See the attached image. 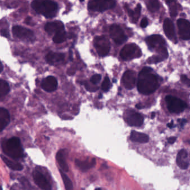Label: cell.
Listing matches in <instances>:
<instances>
[{
    "mask_svg": "<svg viewBox=\"0 0 190 190\" xmlns=\"http://www.w3.org/2000/svg\"><path fill=\"white\" fill-rule=\"evenodd\" d=\"M152 69L145 67L139 73L137 82L139 92L144 95H149L154 93L158 87L157 78L152 73Z\"/></svg>",
    "mask_w": 190,
    "mask_h": 190,
    "instance_id": "1",
    "label": "cell"
},
{
    "mask_svg": "<svg viewBox=\"0 0 190 190\" xmlns=\"http://www.w3.org/2000/svg\"><path fill=\"white\" fill-rule=\"evenodd\" d=\"M2 148L6 155L13 159H19L24 157V150L20 139L10 138L2 142Z\"/></svg>",
    "mask_w": 190,
    "mask_h": 190,
    "instance_id": "2",
    "label": "cell"
},
{
    "mask_svg": "<svg viewBox=\"0 0 190 190\" xmlns=\"http://www.w3.org/2000/svg\"><path fill=\"white\" fill-rule=\"evenodd\" d=\"M31 6L36 12L46 18L54 17L58 9L57 4L51 0H34Z\"/></svg>",
    "mask_w": 190,
    "mask_h": 190,
    "instance_id": "3",
    "label": "cell"
},
{
    "mask_svg": "<svg viewBox=\"0 0 190 190\" xmlns=\"http://www.w3.org/2000/svg\"><path fill=\"white\" fill-rule=\"evenodd\" d=\"M166 102L169 111L172 113H180L187 107L184 101L172 95H167L166 97Z\"/></svg>",
    "mask_w": 190,
    "mask_h": 190,
    "instance_id": "4",
    "label": "cell"
},
{
    "mask_svg": "<svg viewBox=\"0 0 190 190\" xmlns=\"http://www.w3.org/2000/svg\"><path fill=\"white\" fill-rule=\"evenodd\" d=\"M116 4L115 0H89L88 7L93 11L103 12L114 8Z\"/></svg>",
    "mask_w": 190,
    "mask_h": 190,
    "instance_id": "5",
    "label": "cell"
},
{
    "mask_svg": "<svg viewBox=\"0 0 190 190\" xmlns=\"http://www.w3.org/2000/svg\"><path fill=\"white\" fill-rule=\"evenodd\" d=\"M94 45L99 55H107L110 49V43L109 39L105 36H96L94 40Z\"/></svg>",
    "mask_w": 190,
    "mask_h": 190,
    "instance_id": "6",
    "label": "cell"
},
{
    "mask_svg": "<svg viewBox=\"0 0 190 190\" xmlns=\"http://www.w3.org/2000/svg\"><path fill=\"white\" fill-rule=\"evenodd\" d=\"M120 56L124 60H130L141 56V51L135 43H130L125 45L122 49Z\"/></svg>",
    "mask_w": 190,
    "mask_h": 190,
    "instance_id": "7",
    "label": "cell"
},
{
    "mask_svg": "<svg viewBox=\"0 0 190 190\" xmlns=\"http://www.w3.org/2000/svg\"><path fill=\"white\" fill-rule=\"evenodd\" d=\"M124 119L128 125L133 127H141L144 122L142 116L133 110H127L125 112Z\"/></svg>",
    "mask_w": 190,
    "mask_h": 190,
    "instance_id": "8",
    "label": "cell"
},
{
    "mask_svg": "<svg viewBox=\"0 0 190 190\" xmlns=\"http://www.w3.org/2000/svg\"><path fill=\"white\" fill-rule=\"evenodd\" d=\"M109 34L113 41L119 45L125 43L128 39L127 36L124 34L121 26L116 24H113L110 26Z\"/></svg>",
    "mask_w": 190,
    "mask_h": 190,
    "instance_id": "9",
    "label": "cell"
},
{
    "mask_svg": "<svg viewBox=\"0 0 190 190\" xmlns=\"http://www.w3.org/2000/svg\"><path fill=\"white\" fill-rule=\"evenodd\" d=\"M32 176L35 183L41 189L43 190H50L52 187L46 178L41 172L35 169L32 173Z\"/></svg>",
    "mask_w": 190,
    "mask_h": 190,
    "instance_id": "10",
    "label": "cell"
},
{
    "mask_svg": "<svg viewBox=\"0 0 190 190\" xmlns=\"http://www.w3.org/2000/svg\"><path fill=\"white\" fill-rule=\"evenodd\" d=\"M178 32L182 40H188L190 39V22L185 19L180 18L177 22Z\"/></svg>",
    "mask_w": 190,
    "mask_h": 190,
    "instance_id": "11",
    "label": "cell"
},
{
    "mask_svg": "<svg viewBox=\"0 0 190 190\" xmlns=\"http://www.w3.org/2000/svg\"><path fill=\"white\" fill-rule=\"evenodd\" d=\"M12 31L13 35L17 38L23 40L30 39L34 37V32L24 27L21 26H13L12 29Z\"/></svg>",
    "mask_w": 190,
    "mask_h": 190,
    "instance_id": "12",
    "label": "cell"
},
{
    "mask_svg": "<svg viewBox=\"0 0 190 190\" xmlns=\"http://www.w3.org/2000/svg\"><path fill=\"white\" fill-rule=\"evenodd\" d=\"M122 82L126 89L129 90L133 89L136 82V74L132 70L126 71L123 75Z\"/></svg>",
    "mask_w": 190,
    "mask_h": 190,
    "instance_id": "13",
    "label": "cell"
},
{
    "mask_svg": "<svg viewBox=\"0 0 190 190\" xmlns=\"http://www.w3.org/2000/svg\"><path fill=\"white\" fill-rule=\"evenodd\" d=\"M146 42L151 49L155 50L166 44L163 38L160 35H153L147 37Z\"/></svg>",
    "mask_w": 190,
    "mask_h": 190,
    "instance_id": "14",
    "label": "cell"
},
{
    "mask_svg": "<svg viewBox=\"0 0 190 190\" xmlns=\"http://www.w3.org/2000/svg\"><path fill=\"white\" fill-rule=\"evenodd\" d=\"M163 30L164 34L170 40L177 42L175 26L173 22L169 18H166L163 23Z\"/></svg>",
    "mask_w": 190,
    "mask_h": 190,
    "instance_id": "15",
    "label": "cell"
},
{
    "mask_svg": "<svg viewBox=\"0 0 190 190\" xmlns=\"http://www.w3.org/2000/svg\"><path fill=\"white\" fill-rule=\"evenodd\" d=\"M41 88L47 92H52L55 91L58 85L56 78L52 76H49L45 78L41 82Z\"/></svg>",
    "mask_w": 190,
    "mask_h": 190,
    "instance_id": "16",
    "label": "cell"
},
{
    "mask_svg": "<svg viewBox=\"0 0 190 190\" xmlns=\"http://www.w3.org/2000/svg\"><path fill=\"white\" fill-rule=\"evenodd\" d=\"M45 30L49 34H56L59 31L64 30V25L60 21L50 22L45 26Z\"/></svg>",
    "mask_w": 190,
    "mask_h": 190,
    "instance_id": "17",
    "label": "cell"
},
{
    "mask_svg": "<svg viewBox=\"0 0 190 190\" xmlns=\"http://www.w3.org/2000/svg\"><path fill=\"white\" fill-rule=\"evenodd\" d=\"M178 166L182 169H186L189 166L188 153L185 149H182L178 152L176 158Z\"/></svg>",
    "mask_w": 190,
    "mask_h": 190,
    "instance_id": "18",
    "label": "cell"
},
{
    "mask_svg": "<svg viewBox=\"0 0 190 190\" xmlns=\"http://www.w3.org/2000/svg\"><path fill=\"white\" fill-rule=\"evenodd\" d=\"M65 55L63 53L49 52L46 56V60L49 64L54 65L64 60Z\"/></svg>",
    "mask_w": 190,
    "mask_h": 190,
    "instance_id": "19",
    "label": "cell"
},
{
    "mask_svg": "<svg viewBox=\"0 0 190 190\" xmlns=\"http://www.w3.org/2000/svg\"><path fill=\"white\" fill-rule=\"evenodd\" d=\"M96 164V160L95 158H92L91 160L88 159L85 161H81V160H75V164L82 172H86L89 169H91L92 167L95 166Z\"/></svg>",
    "mask_w": 190,
    "mask_h": 190,
    "instance_id": "20",
    "label": "cell"
},
{
    "mask_svg": "<svg viewBox=\"0 0 190 190\" xmlns=\"http://www.w3.org/2000/svg\"><path fill=\"white\" fill-rule=\"evenodd\" d=\"M66 149H60L56 154V158L61 169L65 172L69 171V167L66 161Z\"/></svg>",
    "mask_w": 190,
    "mask_h": 190,
    "instance_id": "21",
    "label": "cell"
},
{
    "mask_svg": "<svg viewBox=\"0 0 190 190\" xmlns=\"http://www.w3.org/2000/svg\"><path fill=\"white\" fill-rule=\"evenodd\" d=\"M10 122V116L8 110L4 108H0V132L7 126Z\"/></svg>",
    "mask_w": 190,
    "mask_h": 190,
    "instance_id": "22",
    "label": "cell"
},
{
    "mask_svg": "<svg viewBox=\"0 0 190 190\" xmlns=\"http://www.w3.org/2000/svg\"><path fill=\"white\" fill-rule=\"evenodd\" d=\"M130 139L133 142L145 143L148 142L149 137L147 134L140 133L135 130H132L130 133Z\"/></svg>",
    "mask_w": 190,
    "mask_h": 190,
    "instance_id": "23",
    "label": "cell"
},
{
    "mask_svg": "<svg viewBox=\"0 0 190 190\" xmlns=\"http://www.w3.org/2000/svg\"><path fill=\"white\" fill-rule=\"evenodd\" d=\"M1 157L3 161L5 163V164H6V166L10 169H13V171H21L23 169V166L20 163L9 160L4 155H1Z\"/></svg>",
    "mask_w": 190,
    "mask_h": 190,
    "instance_id": "24",
    "label": "cell"
},
{
    "mask_svg": "<svg viewBox=\"0 0 190 190\" xmlns=\"http://www.w3.org/2000/svg\"><path fill=\"white\" fill-rule=\"evenodd\" d=\"M127 12H128L129 16L132 20V22L134 23L137 22L138 21L139 17L140 16V14H141V5L140 4H138L134 11L130 10L128 7H127Z\"/></svg>",
    "mask_w": 190,
    "mask_h": 190,
    "instance_id": "25",
    "label": "cell"
},
{
    "mask_svg": "<svg viewBox=\"0 0 190 190\" xmlns=\"http://www.w3.org/2000/svg\"><path fill=\"white\" fill-rule=\"evenodd\" d=\"M67 34L64 30L59 31L55 34L54 36L52 38L53 41L56 43H62L64 42L67 39Z\"/></svg>",
    "mask_w": 190,
    "mask_h": 190,
    "instance_id": "26",
    "label": "cell"
},
{
    "mask_svg": "<svg viewBox=\"0 0 190 190\" xmlns=\"http://www.w3.org/2000/svg\"><path fill=\"white\" fill-rule=\"evenodd\" d=\"M10 91V86L7 82L4 80H0V97L2 100L3 98L7 95Z\"/></svg>",
    "mask_w": 190,
    "mask_h": 190,
    "instance_id": "27",
    "label": "cell"
},
{
    "mask_svg": "<svg viewBox=\"0 0 190 190\" xmlns=\"http://www.w3.org/2000/svg\"><path fill=\"white\" fill-rule=\"evenodd\" d=\"M167 4H168L171 16L176 17L177 15V6L176 0H167Z\"/></svg>",
    "mask_w": 190,
    "mask_h": 190,
    "instance_id": "28",
    "label": "cell"
},
{
    "mask_svg": "<svg viewBox=\"0 0 190 190\" xmlns=\"http://www.w3.org/2000/svg\"><path fill=\"white\" fill-rule=\"evenodd\" d=\"M59 171L60 173L61 176L62 177V179L63 180V182L65 186V188L66 190H72L73 189V183L70 180V179L69 178L68 176L63 172L62 170L59 169Z\"/></svg>",
    "mask_w": 190,
    "mask_h": 190,
    "instance_id": "29",
    "label": "cell"
},
{
    "mask_svg": "<svg viewBox=\"0 0 190 190\" xmlns=\"http://www.w3.org/2000/svg\"><path fill=\"white\" fill-rule=\"evenodd\" d=\"M147 7L151 12L155 13L160 9V3L158 0H148Z\"/></svg>",
    "mask_w": 190,
    "mask_h": 190,
    "instance_id": "30",
    "label": "cell"
},
{
    "mask_svg": "<svg viewBox=\"0 0 190 190\" xmlns=\"http://www.w3.org/2000/svg\"><path fill=\"white\" fill-rule=\"evenodd\" d=\"M165 59L166 58L164 56H162L160 54H157V55L152 56L151 57L148 58V59L147 60V62L149 64H156V63L161 62Z\"/></svg>",
    "mask_w": 190,
    "mask_h": 190,
    "instance_id": "31",
    "label": "cell"
},
{
    "mask_svg": "<svg viewBox=\"0 0 190 190\" xmlns=\"http://www.w3.org/2000/svg\"><path fill=\"white\" fill-rule=\"evenodd\" d=\"M110 87V80L108 77H105L104 79L103 82L102 84V89L104 91L107 92L109 90Z\"/></svg>",
    "mask_w": 190,
    "mask_h": 190,
    "instance_id": "32",
    "label": "cell"
},
{
    "mask_svg": "<svg viewBox=\"0 0 190 190\" xmlns=\"http://www.w3.org/2000/svg\"><path fill=\"white\" fill-rule=\"evenodd\" d=\"M102 79V76L100 74H95L92 76L91 79V82L93 84H97Z\"/></svg>",
    "mask_w": 190,
    "mask_h": 190,
    "instance_id": "33",
    "label": "cell"
},
{
    "mask_svg": "<svg viewBox=\"0 0 190 190\" xmlns=\"http://www.w3.org/2000/svg\"><path fill=\"white\" fill-rule=\"evenodd\" d=\"M82 84H84L87 91H95L99 89V88L98 87H93V86H91L88 84V82H84Z\"/></svg>",
    "mask_w": 190,
    "mask_h": 190,
    "instance_id": "34",
    "label": "cell"
},
{
    "mask_svg": "<svg viewBox=\"0 0 190 190\" xmlns=\"http://www.w3.org/2000/svg\"><path fill=\"white\" fill-rule=\"evenodd\" d=\"M182 82L185 84L188 87H190V79L188 78L185 75H182L181 77Z\"/></svg>",
    "mask_w": 190,
    "mask_h": 190,
    "instance_id": "35",
    "label": "cell"
},
{
    "mask_svg": "<svg viewBox=\"0 0 190 190\" xmlns=\"http://www.w3.org/2000/svg\"><path fill=\"white\" fill-rule=\"evenodd\" d=\"M148 24V20H147L146 18H143L142 21L141 22V27L142 28H145L147 27V25Z\"/></svg>",
    "mask_w": 190,
    "mask_h": 190,
    "instance_id": "36",
    "label": "cell"
},
{
    "mask_svg": "<svg viewBox=\"0 0 190 190\" xmlns=\"http://www.w3.org/2000/svg\"><path fill=\"white\" fill-rule=\"evenodd\" d=\"M1 33L2 36L6 37V38H9V36H10V34H9V31L7 30H6V29L2 30Z\"/></svg>",
    "mask_w": 190,
    "mask_h": 190,
    "instance_id": "37",
    "label": "cell"
},
{
    "mask_svg": "<svg viewBox=\"0 0 190 190\" xmlns=\"http://www.w3.org/2000/svg\"><path fill=\"white\" fill-rule=\"evenodd\" d=\"M168 140V142L170 144H173L176 142V137H169L167 139Z\"/></svg>",
    "mask_w": 190,
    "mask_h": 190,
    "instance_id": "38",
    "label": "cell"
},
{
    "mask_svg": "<svg viewBox=\"0 0 190 190\" xmlns=\"http://www.w3.org/2000/svg\"><path fill=\"white\" fill-rule=\"evenodd\" d=\"M178 122H180V125H181L182 127H183V125L186 124L187 121H186V119H178Z\"/></svg>",
    "mask_w": 190,
    "mask_h": 190,
    "instance_id": "39",
    "label": "cell"
},
{
    "mask_svg": "<svg viewBox=\"0 0 190 190\" xmlns=\"http://www.w3.org/2000/svg\"><path fill=\"white\" fill-rule=\"evenodd\" d=\"M31 20H32V18H31V17H27L26 18V19H25V22L26 23V24H27V25H30V23L31 22Z\"/></svg>",
    "mask_w": 190,
    "mask_h": 190,
    "instance_id": "40",
    "label": "cell"
},
{
    "mask_svg": "<svg viewBox=\"0 0 190 190\" xmlns=\"http://www.w3.org/2000/svg\"><path fill=\"white\" fill-rule=\"evenodd\" d=\"M167 126L169 127V128H173L174 127H175V125H174V123H173V121H171L169 123L167 124Z\"/></svg>",
    "mask_w": 190,
    "mask_h": 190,
    "instance_id": "41",
    "label": "cell"
},
{
    "mask_svg": "<svg viewBox=\"0 0 190 190\" xmlns=\"http://www.w3.org/2000/svg\"><path fill=\"white\" fill-rule=\"evenodd\" d=\"M69 59H70V60L73 61V53H72V51L71 50H70V57H69Z\"/></svg>",
    "mask_w": 190,
    "mask_h": 190,
    "instance_id": "42",
    "label": "cell"
},
{
    "mask_svg": "<svg viewBox=\"0 0 190 190\" xmlns=\"http://www.w3.org/2000/svg\"><path fill=\"white\" fill-rule=\"evenodd\" d=\"M141 105H141V104H137V105H136V107L137 108H138V109H142V108H143V107Z\"/></svg>",
    "mask_w": 190,
    "mask_h": 190,
    "instance_id": "43",
    "label": "cell"
},
{
    "mask_svg": "<svg viewBox=\"0 0 190 190\" xmlns=\"http://www.w3.org/2000/svg\"><path fill=\"white\" fill-rule=\"evenodd\" d=\"M3 69H4V68H3V65H2V63H1V72H2V71H3Z\"/></svg>",
    "mask_w": 190,
    "mask_h": 190,
    "instance_id": "44",
    "label": "cell"
},
{
    "mask_svg": "<svg viewBox=\"0 0 190 190\" xmlns=\"http://www.w3.org/2000/svg\"><path fill=\"white\" fill-rule=\"evenodd\" d=\"M155 117V113H152V114L151 118L153 119L154 117Z\"/></svg>",
    "mask_w": 190,
    "mask_h": 190,
    "instance_id": "45",
    "label": "cell"
},
{
    "mask_svg": "<svg viewBox=\"0 0 190 190\" xmlns=\"http://www.w3.org/2000/svg\"><path fill=\"white\" fill-rule=\"evenodd\" d=\"M102 97V94H100V95H99V98H101Z\"/></svg>",
    "mask_w": 190,
    "mask_h": 190,
    "instance_id": "46",
    "label": "cell"
},
{
    "mask_svg": "<svg viewBox=\"0 0 190 190\" xmlns=\"http://www.w3.org/2000/svg\"><path fill=\"white\" fill-rule=\"evenodd\" d=\"M79 1H81V2H82V1H84V0H79Z\"/></svg>",
    "mask_w": 190,
    "mask_h": 190,
    "instance_id": "47",
    "label": "cell"
}]
</instances>
